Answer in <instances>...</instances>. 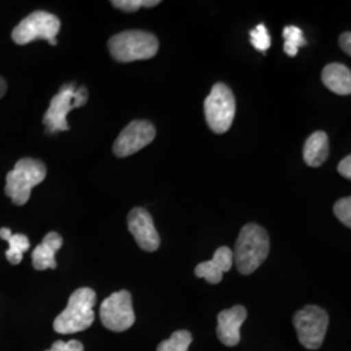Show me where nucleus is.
Here are the masks:
<instances>
[{
  "mask_svg": "<svg viewBox=\"0 0 351 351\" xmlns=\"http://www.w3.org/2000/svg\"><path fill=\"white\" fill-rule=\"evenodd\" d=\"M269 254V236L258 224H247L239 232L233 259L239 274L247 276L255 272Z\"/></svg>",
  "mask_w": 351,
  "mask_h": 351,
  "instance_id": "nucleus-1",
  "label": "nucleus"
},
{
  "mask_svg": "<svg viewBox=\"0 0 351 351\" xmlns=\"http://www.w3.org/2000/svg\"><path fill=\"white\" fill-rule=\"evenodd\" d=\"M60 30V20L52 13L37 11L30 13L13 29L12 39L17 45H27L45 39L52 46L58 45L56 36Z\"/></svg>",
  "mask_w": 351,
  "mask_h": 351,
  "instance_id": "nucleus-7",
  "label": "nucleus"
},
{
  "mask_svg": "<svg viewBox=\"0 0 351 351\" xmlns=\"http://www.w3.org/2000/svg\"><path fill=\"white\" fill-rule=\"evenodd\" d=\"M322 81L326 88L339 95L351 94V72L343 64L333 63L326 65L322 73Z\"/></svg>",
  "mask_w": 351,
  "mask_h": 351,
  "instance_id": "nucleus-14",
  "label": "nucleus"
},
{
  "mask_svg": "<svg viewBox=\"0 0 351 351\" xmlns=\"http://www.w3.org/2000/svg\"><path fill=\"white\" fill-rule=\"evenodd\" d=\"M46 351H84V345L77 339H71L68 342L55 341L51 349Z\"/></svg>",
  "mask_w": 351,
  "mask_h": 351,
  "instance_id": "nucleus-24",
  "label": "nucleus"
},
{
  "mask_svg": "<svg viewBox=\"0 0 351 351\" xmlns=\"http://www.w3.org/2000/svg\"><path fill=\"white\" fill-rule=\"evenodd\" d=\"M193 336L189 330H177L171 337L159 343L156 351H188Z\"/></svg>",
  "mask_w": 351,
  "mask_h": 351,
  "instance_id": "nucleus-17",
  "label": "nucleus"
},
{
  "mask_svg": "<svg viewBox=\"0 0 351 351\" xmlns=\"http://www.w3.org/2000/svg\"><path fill=\"white\" fill-rule=\"evenodd\" d=\"M46 175L47 169L42 162L30 158L19 160L7 175V197H10L14 204L24 206L30 198L32 189L39 185L46 178Z\"/></svg>",
  "mask_w": 351,
  "mask_h": 351,
  "instance_id": "nucleus-4",
  "label": "nucleus"
},
{
  "mask_svg": "<svg viewBox=\"0 0 351 351\" xmlns=\"http://www.w3.org/2000/svg\"><path fill=\"white\" fill-rule=\"evenodd\" d=\"M0 239H5L8 242V250L5 251V256L10 263L20 264L24 252L29 250L30 242L25 234H13L11 229L8 228H1L0 229Z\"/></svg>",
  "mask_w": 351,
  "mask_h": 351,
  "instance_id": "nucleus-16",
  "label": "nucleus"
},
{
  "mask_svg": "<svg viewBox=\"0 0 351 351\" xmlns=\"http://www.w3.org/2000/svg\"><path fill=\"white\" fill-rule=\"evenodd\" d=\"M204 114L210 129L223 134L233 124L236 114V99L232 90L226 84L219 82L204 101Z\"/></svg>",
  "mask_w": 351,
  "mask_h": 351,
  "instance_id": "nucleus-6",
  "label": "nucleus"
},
{
  "mask_svg": "<svg viewBox=\"0 0 351 351\" xmlns=\"http://www.w3.org/2000/svg\"><path fill=\"white\" fill-rule=\"evenodd\" d=\"M97 294L93 289L80 288L69 297L68 304L53 322V329L60 335H73L88 329L94 323Z\"/></svg>",
  "mask_w": 351,
  "mask_h": 351,
  "instance_id": "nucleus-2",
  "label": "nucleus"
},
{
  "mask_svg": "<svg viewBox=\"0 0 351 351\" xmlns=\"http://www.w3.org/2000/svg\"><path fill=\"white\" fill-rule=\"evenodd\" d=\"M247 317L243 306H233L217 315V337L226 346H236L241 339L239 329Z\"/></svg>",
  "mask_w": 351,
  "mask_h": 351,
  "instance_id": "nucleus-12",
  "label": "nucleus"
},
{
  "mask_svg": "<svg viewBox=\"0 0 351 351\" xmlns=\"http://www.w3.org/2000/svg\"><path fill=\"white\" fill-rule=\"evenodd\" d=\"M333 213L342 224L350 228L351 226V198L346 197L336 202L333 207Z\"/></svg>",
  "mask_w": 351,
  "mask_h": 351,
  "instance_id": "nucleus-23",
  "label": "nucleus"
},
{
  "mask_svg": "<svg viewBox=\"0 0 351 351\" xmlns=\"http://www.w3.org/2000/svg\"><path fill=\"white\" fill-rule=\"evenodd\" d=\"M5 93H7V82L0 77V99L4 97Z\"/></svg>",
  "mask_w": 351,
  "mask_h": 351,
  "instance_id": "nucleus-27",
  "label": "nucleus"
},
{
  "mask_svg": "<svg viewBox=\"0 0 351 351\" xmlns=\"http://www.w3.org/2000/svg\"><path fill=\"white\" fill-rule=\"evenodd\" d=\"M156 136L155 126L145 120H134L124 128L113 143V152L119 158L130 156L147 145Z\"/></svg>",
  "mask_w": 351,
  "mask_h": 351,
  "instance_id": "nucleus-10",
  "label": "nucleus"
},
{
  "mask_svg": "<svg viewBox=\"0 0 351 351\" xmlns=\"http://www.w3.org/2000/svg\"><path fill=\"white\" fill-rule=\"evenodd\" d=\"M250 42L254 49L261 52H265L271 47V36L264 24H259L250 32Z\"/></svg>",
  "mask_w": 351,
  "mask_h": 351,
  "instance_id": "nucleus-20",
  "label": "nucleus"
},
{
  "mask_svg": "<svg viewBox=\"0 0 351 351\" xmlns=\"http://www.w3.org/2000/svg\"><path fill=\"white\" fill-rule=\"evenodd\" d=\"M211 261L217 264L223 272H228V271H230L233 262H234L233 251L230 250L229 247H226V246H221V247H219L217 250L215 251Z\"/></svg>",
  "mask_w": 351,
  "mask_h": 351,
  "instance_id": "nucleus-22",
  "label": "nucleus"
},
{
  "mask_svg": "<svg viewBox=\"0 0 351 351\" xmlns=\"http://www.w3.org/2000/svg\"><path fill=\"white\" fill-rule=\"evenodd\" d=\"M113 59L120 63L147 60L156 55L159 40L154 34L142 30H128L108 40Z\"/></svg>",
  "mask_w": 351,
  "mask_h": 351,
  "instance_id": "nucleus-3",
  "label": "nucleus"
},
{
  "mask_svg": "<svg viewBox=\"0 0 351 351\" xmlns=\"http://www.w3.org/2000/svg\"><path fill=\"white\" fill-rule=\"evenodd\" d=\"M297 336L302 345L308 350H317L322 348L326 339L329 317L323 308L317 306H306L293 317Z\"/></svg>",
  "mask_w": 351,
  "mask_h": 351,
  "instance_id": "nucleus-8",
  "label": "nucleus"
},
{
  "mask_svg": "<svg viewBox=\"0 0 351 351\" xmlns=\"http://www.w3.org/2000/svg\"><path fill=\"white\" fill-rule=\"evenodd\" d=\"M339 175L348 180L351 178V156L348 155L346 158H343L339 164Z\"/></svg>",
  "mask_w": 351,
  "mask_h": 351,
  "instance_id": "nucleus-25",
  "label": "nucleus"
},
{
  "mask_svg": "<svg viewBox=\"0 0 351 351\" xmlns=\"http://www.w3.org/2000/svg\"><path fill=\"white\" fill-rule=\"evenodd\" d=\"M101 324L113 332H124L134 324L136 315L132 294L128 290L116 291L101 303Z\"/></svg>",
  "mask_w": 351,
  "mask_h": 351,
  "instance_id": "nucleus-9",
  "label": "nucleus"
},
{
  "mask_svg": "<svg viewBox=\"0 0 351 351\" xmlns=\"http://www.w3.org/2000/svg\"><path fill=\"white\" fill-rule=\"evenodd\" d=\"M63 246V239L59 233L50 232L46 234V237L39 243L37 247L32 254V262L33 267L37 271H45V269H55L56 268V261L55 255Z\"/></svg>",
  "mask_w": 351,
  "mask_h": 351,
  "instance_id": "nucleus-13",
  "label": "nucleus"
},
{
  "mask_svg": "<svg viewBox=\"0 0 351 351\" xmlns=\"http://www.w3.org/2000/svg\"><path fill=\"white\" fill-rule=\"evenodd\" d=\"M159 3V0H113L112 5L124 12H136L142 7L152 8Z\"/></svg>",
  "mask_w": 351,
  "mask_h": 351,
  "instance_id": "nucleus-21",
  "label": "nucleus"
},
{
  "mask_svg": "<svg viewBox=\"0 0 351 351\" xmlns=\"http://www.w3.org/2000/svg\"><path fill=\"white\" fill-rule=\"evenodd\" d=\"M282 36L285 39L284 51L288 53L289 56H295L298 53L300 47L307 43L303 36V32L297 26H287L282 32Z\"/></svg>",
  "mask_w": 351,
  "mask_h": 351,
  "instance_id": "nucleus-18",
  "label": "nucleus"
},
{
  "mask_svg": "<svg viewBox=\"0 0 351 351\" xmlns=\"http://www.w3.org/2000/svg\"><path fill=\"white\" fill-rule=\"evenodd\" d=\"M195 276L206 278L210 284H219L223 280V271L213 261L203 262L195 267Z\"/></svg>",
  "mask_w": 351,
  "mask_h": 351,
  "instance_id": "nucleus-19",
  "label": "nucleus"
},
{
  "mask_svg": "<svg viewBox=\"0 0 351 351\" xmlns=\"http://www.w3.org/2000/svg\"><path fill=\"white\" fill-rule=\"evenodd\" d=\"M88 90L84 86L75 88V84L64 85L60 91L51 99L50 107L43 116V124L50 133L66 132L69 129L66 116L72 110L88 101Z\"/></svg>",
  "mask_w": 351,
  "mask_h": 351,
  "instance_id": "nucleus-5",
  "label": "nucleus"
},
{
  "mask_svg": "<svg viewBox=\"0 0 351 351\" xmlns=\"http://www.w3.org/2000/svg\"><path fill=\"white\" fill-rule=\"evenodd\" d=\"M128 228L142 250L154 252L160 246V237L150 213L145 208H133L128 215Z\"/></svg>",
  "mask_w": 351,
  "mask_h": 351,
  "instance_id": "nucleus-11",
  "label": "nucleus"
},
{
  "mask_svg": "<svg viewBox=\"0 0 351 351\" xmlns=\"http://www.w3.org/2000/svg\"><path fill=\"white\" fill-rule=\"evenodd\" d=\"M329 155V141L324 132H315L304 143L303 159L310 167H320Z\"/></svg>",
  "mask_w": 351,
  "mask_h": 351,
  "instance_id": "nucleus-15",
  "label": "nucleus"
},
{
  "mask_svg": "<svg viewBox=\"0 0 351 351\" xmlns=\"http://www.w3.org/2000/svg\"><path fill=\"white\" fill-rule=\"evenodd\" d=\"M339 46L342 47V50L345 51L348 55H351V34L350 32L343 33L339 37Z\"/></svg>",
  "mask_w": 351,
  "mask_h": 351,
  "instance_id": "nucleus-26",
  "label": "nucleus"
}]
</instances>
